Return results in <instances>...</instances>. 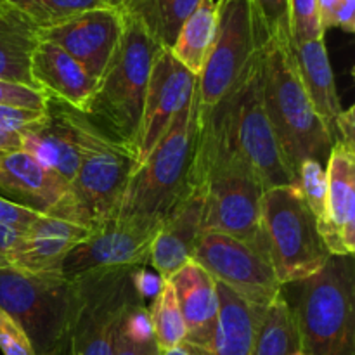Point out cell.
I'll return each mask as SVG.
<instances>
[{"label":"cell","mask_w":355,"mask_h":355,"mask_svg":"<svg viewBox=\"0 0 355 355\" xmlns=\"http://www.w3.org/2000/svg\"><path fill=\"white\" fill-rule=\"evenodd\" d=\"M189 184L203 187V232L241 239L267 255L260 224L266 187L238 153L200 125Z\"/></svg>","instance_id":"obj_1"},{"label":"cell","mask_w":355,"mask_h":355,"mask_svg":"<svg viewBox=\"0 0 355 355\" xmlns=\"http://www.w3.org/2000/svg\"><path fill=\"white\" fill-rule=\"evenodd\" d=\"M263 103L284 165L293 182L305 159L326 165L333 139L307 97L293 55V42L266 40L262 49Z\"/></svg>","instance_id":"obj_2"},{"label":"cell","mask_w":355,"mask_h":355,"mask_svg":"<svg viewBox=\"0 0 355 355\" xmlns=\"http://www.w3.org/2000/svg\"><path fill=\"white\" fill-rule=\"evenodd\" d=\"M262 49L263 45L245 75L210 113L201 114L198 104V125L238 153L267 191L295 182L263 103Z\"/></svg>","instance_id":"obj_3"},{"label":"cell","mask_w":355,"mask_h":355,"mask_svg":"<svg viewBox=\"0 0 355 355\" xmlns=\"http://www.w3.org/2000/svg\"><path fill=\"white\" fill-rule=\"evenodd\" d=\"M120 14V40L97 82L85 116L104 134L134 151L153 61L163 47L134 16L121 10Z\"/></svg>","instance_id":"obj_4"},{"label":"cell","mask_w":355,"mask_h":355,"mask_svg":"<svg viewBox=\"0 0 355 355\" xmlns=\"http://www.w3.org/2000/svg\"><path fill=\"white\" fill-rule=\"evenodd\" d=\"M80 141V166L68 193L51 217L69 220L94 231L116 215L135 155L128 146L104 134L83 113L73 111Z\"/></svg>","instance_id":"obj_5"},{"label":"cell","mask_w":355,"mask_h":355,"mask_svg":"<svg viewBox=\"0 0 355 355\" xmlns=\"http://www.w3.org/2000/svg\"><path fill=\"white\" fill-rule=\"evenodd\" d=\"M198 135V85L141 166L132 172L114 217L162 222L189 184ZM113 217V218H114Z\"/></svg>","instance_id":"obj_6"},{"label":"cell","mask_w":355,"mask_h":355,"mask_svg":"<svg viewBox=\"0 0 355 355\" xmlns=\"http://www.w3.org/2000/svg\"><path fill=\"white\" fill-rule=\"evenodd\" d=\"M352 257H331L318 274L300 281L291 307L298 347L309 355H355Z\"/></svg>","instance_id":"obj_7"},{"label":"cell","mask_w":355,"mask_h":355,"mask_svg":"<svg viewBox=\"0 0 355 355\" xmlns=\"http://www.w3.org/2000/svg\"><path fill=\"white\" fill-rule=\"evenodd\" d=\"M75 290L61 272L0 267V311L24 331L37 355H66Z\"/></svg>","instance_id":"obj_8"},{"label":"cell","mask_w":355,"mask_h":355,"mask_svg":"<svg viewBox=\"0 0 355 355\" xmlns=\"http://www.w3.org/2000/svg\"><path fill=\"white\" fill-rule=\"evenodd\" d=\"M260 224L267 257L281 286L309 279L333 257L295 184L263 193Z\"/></svg>","instance_id":"obj_9"},{"label":"cell","mask_w":355,"mask_h":355,"mask_svg":"<svg viewBox=\"0 0 355 355\" xmlns=\"http://www.w3.org/2000/svg\"><path fill=\"white\" fill-rule=\"evenodd\" d=\"M267 40L252 0H217V31L198 76L200 113L207 114L239 82Z\"/></svg>","instance_id":"obj_10"},{"label":"cell","mask_w":355,"mask_h":355,"mask_svg":"<svg viewBox=\"0 0 355 355\" xmlns=\"http://www.w3.org/2000/svg\"><path fill=\"white\" fill-rule=\"evenodd\" d=\"M191 260L203 267L214 281L262 311L283 295L266 253L241 239L201 232Z\"/></svg>","instance_id":"obj_11"},{"label":"cell","mask_w":355,"mask_h":355,"mask_svg":"<svg viewBox=\"0 0 355 355\" xmlns=\"http://www.w3.org/2000/svg\"><path fill=\"white\" fill-rule=\"evenodd\" d=\"M159 222L114 217L90 231L61 263V274L73 281L97 270L148 266Z\"/></svg>","instance_id":"obj_12"},{"label":"cell","mask_w":355,"mask_h":355,"mask_svg":"<svg viewBox=\"0 0 355 355\" xmlns=\"http://www.w3.org/2000/svg\"><path fill=\"white\" fill-rule=\"evenodd\" d=\"M196 85L198 76L184 68L170 49H162L156 54L134 142L135 168L144 163L159 139L166 134L179 111L193 101Z\"/></svg>","instance_id":"obj_13"},{"label":"cell","mask_w":355,"mask_h":355,"mask_svg":"<svg viewBox=\"0 0 355 355\" xmlns=\"http://www.w3.org/2000/svg\"><path fill=\"white\" fill-rule=\"evenodd\" d=\"M47 40L68 52L96 82L110 64L121 35V14L113 7H99L78 14L49 30L38 31Z\"/></svg>","instance_id":"obj_14"},{"label":"cell","mask_w":355,"mask_h":355,"mask_svg":"<svg viewBox=\"0 0 355 355\" xmlns=\"http://www.w3.org/2000/svg\"><path fill=\"white\" fill-rule=\"evenodd\" d=\"M203 187L187 184L186 191L159 222L151 245L149 263L168 279L191 260L198 238L203 232Z\"/></svg>","instance_id":"obj_15"},{"label":"cell","mask_w":355,"mask_h":355,"mask_svg":"<svg viewBox=\"0 0 355 355\" xmlns=\"http://www.w3.org/2000/svg\"><path fill=\"white\" fill-rule=\"evenodd\" d=\"M326 165V224L319 229V234L333 257H352L355 252V149L335 142Z\"/></svg>","instance_id":"obj_16"},{"label":"cell","mask_w":355,"mask_h":355,"mask_svg":"<svg viewBox=\"0 0 355 355\" xmlns=\"http://www.w3.org/2000/svg\"><path fill=\"white\" fill-rule=\"evenodd\" d=\"M64 179L30 153H0V198L42 215H52L68 193Z\"/></svg>","instance_id":"obj_17"},{"label":"cell","mask_w":355,"mask_h":355,"mask_svg":"<svg viewBox=\"0 0 355 355\" xmlns=\"http://www.w3.org/2000/svg\"><path fill=\"white\" fill-rule=\"evenodd\" d=\"M73 111L59 101L49 99L45 116L19 132L21 149L68 184L75 179L82 158Z\"/></svg>","instance_id":"obj_18"},{"label":"cell","mask_w":355,"mask_h":355,"mask_svg":"<svg viewBox=\"0 0 355 355\" xmlns=\"http://www.w3.org/2000/svg\"><path fill=\"white\" fill-rule=\"evenodd\" d=\"M30 73L35 87L49 99L87 114L97 82L68 52L51 42L40 40L31 55Z\"/></svg>","instance_id":"obj_19"},{"label":"cell","mask_w":355,"mask_h":355,"mask_svg":"<svg viewBox=\"0 0 355 355\" xmlns=\"http://www.w3.org/2000/svg\"><path fill=\"white\" fill-rule=\"evenodd\" d=\"M168 283L172 284L180 314L186 322L187 335L182 347L191 355L201 352L210 343L217 324V283L193 260L170 276Z\"/></svg>","instance_id":"obj_20"},{"label":"cell","mask_w":355,"mask_h":355,"mask_svg":"<svg viewBox=\"0 0 355 355\" xmlns=\"http://www.w3.org/2000/svg\"><path fill=\"white\" fill-rule=\"evenodd\" d=\"M90 231L69 220L40 215L10 255L9 267L26 272H61V263Z\"/></svg>","instance_id":"obj_21"},{"label":"cell","mask_w":355,"mask_h":355,"mask_svg":"<svg viewBox=\"0 0 355 355\" xmlns=\"http://www.w3.org/2000/svg\"><path fill=\"white\" fill-rule=\"evenodd\" d=\"M217 283V281H215ZM218 314L210 343L194 355H252L260 318L266 309L243 300L239 295L217 283Z\"/></svg>","instance_id":"obj_22"},{"label":"cell","mask_w":355,"mask_h":355,"mask_svg":"<svg viewBox=\"0 0 355 355\" xmlns=\"http://www.w3.org/2000/svg\"><path fill=\"white\" fill-rule=\"evenodd\" d=\"M293 55L302 85L335 144L336 120L342 113V104L336 92L335 75L326 51L324 38L293 44Z\"/></svg>","instance_id":"obj_23"},{"label":"cell","mask_w":355,"mask_h":355,"mask_svg":"<svg viewBox=\"0 0 355 355\" xmlns=\"http://www.w3.org/2000/svg\"><path fill=\"white\" fill-rule=\"evenodd\" d=\"M38 42L37 28L14 7L0 0V80L37 89L31 80L30 64Z\"/></svg>","instance_id":"obj_24"},{"label":"cell","mask_w":355,"mask_h":355,"mask_svg":"<svg viewBox=\"0 0 355 355\" xmlns=\"http://www.w3.org/2000/svg\"><path fill=\"white\" fill-rule=\"evenodd\" d=\"M217 31V0H201L194 12L184 21L175 44L170 52L173 58L189 69L194 76H200Z\"/></svg>","instance_id":"obj_25"},{"label":"cell","mask_w":355,"mask_h":355,"mask_svg":"<svg viewBox=\"0 0 355 355\" xmlns=\"http://www.w3.org/2000/svg\"><path fill=\"white\" fill-rule=\"evenodd\" d=\"M201 0H125L118 10L134 16L148 33L162 45L172 49L184 21Z\"/></svg>","instance_id":"obj_26"},{"label":"cell","mask_w":355,"mask_h":355,"mask_svg":"<svg viewBox=\"0 0 355 355\" xmlns=\"http://www.w3.org/2000/svg\"><path fill=\"white\" fill-rule=\"evenodd\" d=\"M298 335L290 302L281 295L263 311L252 355H290L298 350Z\"/></svg>","instance_id":"obj_27"},{"label":"cell","mask_w":355,"mask_h":355,"mask_svg":"<svg viewBox=\"0 0 355 355\" xmlns=\"http://www.w3.org/2000/svg\"><path fill=\"white\" fill-rule=\"evenodd\" d=\"M149 314H151L153 333H155V342L159 354L182 347L187 335L186 322L180 314L175 293L168 279H165L159 293L151 302Z\"/></svg>","instance_id":"obj_28"},{"label":"cell","mask_w":355,"mask_h":355,"mask_svg":"<svg viewBox=\"0 0 355 355\" xmlns=\"http://www.w3.org/2000/svg\"><path fill=\"white\" fill-rule=\"evenodd\" d=\"M23 14L38 31L49 30L87 10L110 7L104 0H2Z\"/></svg>","instance_id":"obj_29"},{"label":"cell","mask_w":355,"mask_h":355,"mask_svg":"<svg viewBox=\"0 0 355 355\" xmlns=\"http://www.w3.org/2000/svg\"><path fill=\"white\" fill-rule=\"evenodd\" d=\"M302 200L305 201L319 229L326 224V196H328V180H326V168L318 159H305L298 170L295 180Z\"/></svg>","instance_id":"obj_30"},{"label":"cell","mask_w":355,"mask_h":355,"mask_svg":"<svg viewBox=\"0 0 355 355\" xmlns=\"http://www.w3.org/2000/svg\"><path fill=\"white\" fill-rule=\"evenodd\" d=\"M267 40L291 42L290 0H252Z\"/></svg>","instance_id":"obj_31"},{"label":"cell","mask_w":355,"mask_h":355,"mask_svg":"<svg viewBox=\"0 0 355 355\" xmlns=\"http://www.w3.org/2000/svg\"><path fill=\"white\" fill-rule=\"evenodd\" d=\"M290 28L293 44L324 38L319 0H290Z\"/></svg>","instance_id":"obj_32"},{"label":"cell","mask_w":355,"mask_h":355,"mask_svg":"<svg viewBox=\"0 0 355 355\" xmlns=\"http://www.w3.org/2000/svg\"><path fill=\"white\" fill-rule=\"evenodd\" d=\"M116 333L123 336L125 340L137 345H149L155 342V333H153L151 314H149L148 305L141 300H135L127 305V309L121 314L118 321Z\"/></svg>","instance_id":"obj_33"},{"label":"cell","mask_w":355,"mask_h":355,"mask_svg":"<svg viewBox=\"0 0 355 355\" xmlns=\"http://www.w3.org/2000/svg\"><path fill=\"white\" fill-rule=\"evenodd\" d=\"M47 104L49 97L45 96L42 90L0 80V106L26 107V110L45 111L47 110Z\"/></svg>","instance_id":"obj_34"},{"label":"cell","mask_w":355,"mask_h":355,"mask_svg":"<svg viewBox=\"0 0 355 355\" xmlns=\"http://www.w3.org/2000/svg\"><path fill=\"white\" fill-rule=\"evenodd\" d=\"M0 350L3 355H37L23 329L0 311Z\"/></svg>","instance_id":"obj_35"},{"label":"cell","mask_w":355,"mask_h":355,"mask_svg":"<svg viewBox=\"0 0 355 355\" xmlns=\"http://www.w3.org/2000/svg\"><path fill=\"white\" fill-rule=\"evenodd\" d=\"M40 215L42 214H37V211L28 210V208H23L19 205H14L0 198V225H6L12 231L24 234Z\"/></svg>","instance_id":"obj_36"},{"label":"cell","mask_w":355,"mask_h":355,"mask_svg":"<svg viewBox=\"0 0 355 355\" xmlns=\"http://www.w3.org/2000/svg\"><path fill=\"white\" fill-rule=\"evenodd\" d=\"M163 283H165V277L159 276L156 270L148 269V266L134 267L132 270V284H134L135 295L144 305L148 304V300H155Z\"/></svg>","instance_id":"obj_37"},{"label":"cell","mask_w":355,"mask_h":355,"mask_svg":"<svg viewBox=\"0 0 355 355\" xmlns=\"http://www.w3.org/2000/svg\"><path fill=\"white\" fill-rule=\"evenodd\" d=\"M355 107L342 110L338 120H336V141L342 142L347 148L355 149Z\"/></svg>","instance_id":"obj_38"},{"label":"cell","mask_w":355,"mask_h":355,"mask_svg":"<svg viewBox=\"0 0 355 355\" xmlns=\"http://www.w3.org/2000/svg\"><path fill=\"white\" fill-rule=\"evenodd\" d=\"M329 28H342L347 33L355 31V0H342L333 12Z\"/></svg>","instance_id":"obj_39"},{"label":"cell","mask_w":355,"mask_h":355,"mask_svg":"<svg viewBox=\"0 0 355 355\" xmlns=\"http://www.w3.org/2000/svg\"><path fill=\"white\" fill-rule=\"evenodd\" d=\"M113 355H159V350L158 347H156V343H149V345H137V343L128 342V340H125L123 336H120L116 331H114Z\"/></svg>","instance_id":"obj_40"},{"label":"cell","mask_w":355,"mask_h":355,"mask_svg":"<svg viewBox=\"0 0 355 355\" xmlns=\"http://www.w3.org/2000/svg\"><path fill=\"white\" fill-rule=\"evenodd\" d=\"M21 238H23L21 232L12 231L6 225H0V267L9 266L10 255L21 243Z\"/></svg>","instance_id":"obj_41"},{"label":"cell","mask_w":355,"mask_h":355,"mask_svg":"<svg viewBox=\"0 0 355 355\" xmlns=\"http://www.w3.org/2000/svg\"><path fill=\"white\" fill-rule=\"evenodd\" d=\"M342 0H319V16H321L322 30H329V21H331L333 12L340 6Z\"/></svg>","instance_id":"obj_42"},{"label":"cell","mask_w":355,"mask_h":355,"mask_svg":"<svg viewBox=\"0 0 355 355\" xmlns=\"http://www.w3.org/2000/svg\"><path fill=\"white\" fill-rule=\"evenodd\" d=\"M17 149H21L19 134H7L0 130V153L17 151Z\"/></svg>","instance_id":"obj_43"},{"label":"cell","mask_w":355,"mask_h":355,"mask_svg":"<svg viewBox=\"0 0 355 355\" xmlns=\"http://www.w3.org/2000/svg\"><path fill=\"white\" fill-rule=\"evenodd\" d=\"M159 355H191L184 347H177V349L168 350V352H162Z\"/></svg>","instance_id":"obj_44"},{"label":"cell","mask_w":355,"mask_h":355,"mask_svg":"<svg viewBox=\"0 0 355 355\" xmlns=\"http://www.w3.org/2000/svg\"><path fill=\"white\" fill-rule=\"evenodd\" d=\"M104 2H106L110 7H113V9H118V7H120L125 0H104Z\"/></svg>","instance_id":"obj_45"},{"label":"cell","mask_w":355,"mask_h":355,"mask_svg":"<svg viewBox=\"0 0 355 355\" xmlns=\"http://www.w3.org/2000/svg\"><path fill=\"white\" fill-rule=\"evenodd\" d=\"M290 355H309V354H305V352H302V350L300 349H298V350H295V352H291Z\"/></svg>","instance_id":"obj_46"}]
</instances>
